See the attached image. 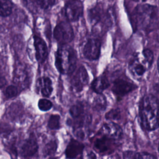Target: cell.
<instances>
[{"label": "cell", "mask_w": 159, "mask_h": 159, "mask_svg": "<svg viewBox=\"0 0 159 159\" xmlns=\"http://www.w3.org/2000/svg\"><path fill=\"white\" fill-rule=\"evenodd\" d=\"M140 117L144 128L153 130L158 128V99L152 94L143 97L139 104Z\"/></svg>", "instance_id": "6da1fadb"}, {"label": "cell", "mask_w": 159, "mask_h": 159, "mask_svg": "<svg viewBox=\"0 0 159 159\" xmlns=\"http://www.w3.org/2000/svg\"><path fill=\"white\" fill-rule=\"evenodd\" d=\"M158 9L150 4L138 6L134 11L133 20L135 27L150 32L158 24Z\"/></svg>", "instance_id": "7a4b0ae2"}, {"label": "cell", "mask_w": 159, "mask_h": 159, "mask_svg": "<svg viewBox=\"0 0 159 159\" xmlns=\"http://www.w3.org/2000/svg\"><path fill=\"white\" fill-rule=\"evenodd\" d=\"M77 55L71 47H62L55 54V66L61 74H70L76 68Z\"/></svg>", "instance_id": "3957f363"}, {"label": "cell", "mask_w": 159, "mask_h": 159, "mask_svg": "<svg viewBox=\"0 0 159 159\" xmlns=\"http://www.w3.org/2000/svg\"><path fill=\"white\" fill-rule=\"evenodd\" d=\"M89 18L93 24L102 21L106 26L110 27L114 21V14L111 9L105 10L101 4H98L89 10Z\"/></svg>", "instance_id": "277c9868"}, {"label": "cell", "mask_w": 159, "mask_h": 159, "mask_svg": "<svg viewBox=\"0 0 159 159\" xmlns=\"http://www.w3.org/2000/svg\"><path fill=\"white\" fill-rule=\"evenodd\" d=\"M70 85L75 92H80L88 84L89 77L86 68L83 66L75 68L70 73Z\"/></svg>", "instance_id": "5b68a950"}, {"label": "cell", "mask_w": 159, "mask_h": 159, "mask_svg": "<svg viewBox=\"0 0 159 159\" xmlns=\"http://www.w3.org/2000/svg\"><path fill=\"white\" fill-rule=\"evenodd\" d=\"M53 35L58 42L61 44H66L73 39L74 33L70 23L61 22L56 25Z\"/></svg>", "instance_id": "8992f818"}, {"label": "cell", "mask_w": 159, "mask_h": 159, "mask_svg": "<svg viewBox=\"0 0 159 159\" xmlns=\"http://www.w3.org/2000/svg\"><path fill=\"white\" fill-rule=\"evenodd\" d=\"M83 6L80 0H71L65 7V15L69 21H76L82 16Z\"/></svg>", "instance_id": "52a82bcc"}, {"label": "cell", "mask_w": 159, "mask_h": 159, "mask_svg": "<svg viewBox=\"0 0 159 159\" xmlns=\"http://www.w3.org/2000/svg\"><path fill=\"white\" fill-rule=\"evenodd\" d=\"M101 50L100 41L94 38L89 39L87 40L83 48V54L84 57L90 60H94L99 58Z\"/></svg>", "instance_id": "ba28073f"}, {"label": "cell", "mask_w": 159, "mask_h": 159, "mask_svg": "<svg viewBox=\"0 0 159 159\" xmlns=\"http://www.w3.org/2000/svg\"><path fill=\"white\" fill-rule=\"evenodd\" d=\"M137 86L130 81L122 78H117L113 82L112 92L119 97H122L127 93L134 90Z\"/></svg>", "instance_id": "9c48e42d"}, {"label": "cell", "mask_w": 159, "mask_h": 159, "mask_svg": "<svg viewBox=\"0 0 159 159\" xmlns=\"http://www.w3.org/2000/svg\"><path fill=\"white\" fill-rule=\"evenodd\" d=\"M101 132L102 135L113 140H119L122 137L121 127L111 121L104 123L101 128Z\"/></svg>", "instance_id": "30bf717a"}, {"label": "cell", "mask_w": 159, "mask_h": 159, "mask_svg": "<svg viewBox=\"0 0 159 159\" xmlns=\"http://www.w3.org/2000/svg\"><path fill=\"white\" fill-rule=\"evenodd\" d=\"M38 150V144L35 137L34 135L30 136L26 139L23 144L22 145L20 153L24 157H30L33 156Z\"/></svg>", "instance_id": "8fae6325"}, {"label": "cell", "mask_w": 159, "mask_h": 159, "mask_svg": "<svg viewBox=\"0 0 159 159\" xmlns=\"http://www.w3.org/2000/svg\"><path fill=\"white\" fill-rule=\"evenodd\" d=\"M34 44L35 50V57L39 62L43 63L48 55V49L44 40L40 37H34Z\"/></svg>", "instance_id": "7c38bea8"}, {"label": "cell", "mask_w": 159, "mask_h": 159, "mask_svg": "<svg viewBox=\"0 0 159 159\" xmlns=\"http://www.w3.org/2000/svg\"><path fill=\"white\" fill-rule=\"evenodd\" d=\"M13 81L21 88H24L28 85L29 75L24 66L19 65L16 68L14 71Z\"/></svg>", "instance_id": "4fadbf2b"}, {"label": "cell", "mask_w": 159, "mask_h": 159, "mask_svg": "<svg viewBox=\"0 0 159 159\" xmlns=\"http://www.w3.org/2000/svg\"><path fill=\"white\" fill-rule=\"evenodd\" d=\"M114 144V140L102 134L94 140V147L98 152L106 153L112 149Z\"/></svg>", "instance_id": "5bb4252c"}, {"label": "cell", "mask_w": 159, "mask_h": 159, "mask_svg": "<svg viewBox=\"0 0 159 159\" xmlns=\"http://www.w3.org/2000/svg\"><path fill=\"white\" fill-rule=\"evenodd\" d=\"M84 145L76 140H71L65 150V154L68 159H75L81 155Z\"/></svg>", "instance_id": "9a60e30c"}, {"label": "cell", "mask_w": 159, "mask_h": 159, "mask_svg": "<svg viewBox=\"0 0 159 159\" xmlns=\"http://www.w3.org/2000/svg\"><path fill=\"white\" fill-rule=\"evenodd\" d=\"M37 88L44 97H48L53 91L51 80L48 77H42L37 81Z\"/></svg>", "instance_id": "2e32d148"}, {"label": "cell", "mask_w": 159, "mask_h": 159, "mask_svg": "<svg viewBox=\"0 0 159 159\" xmlns=\"http://www.w3.org/2000/svg\"><path fill=\"white\" fill-rule=\"evenodd\" d=\"M109 86L108 79L105 76H100L95 78L91 83V88L98 94H101Z\"/></svg>", "instance_id": "e0dca14e"}, {"label": "cell", "mask_w": 159, "mask_h": 159, "mask_svg": "<svg viewBox=\"0 0 159 159\" xmlns=\"http://www.w3.org/2000/svg\"><path fill=\"white\" fill-rule=\"evenodd\" d=\"M143 62L141 61L139 58L134 59L130 65V69L132 73L137 76H142L146 71V66Z\"/></svg>", "instance_id": "ac0fdd59"}, {"label": "cell", "mask_w": 159, "mask_h": 159, "mask_svg": "<svg viewBox=\"0 0 159 159\" xmlns=\"http://www.w3.org/2000/svg\"><path fill=\"white\" fill-rule=\"evenodd\" d=\"M93 107L95 110L98 111L105 109L106 107V99L105 96L101 93H96L93 99Z\"/></svg>", "instance_id": "d6986e66"}, {"label": "cell", "mask_w": 159, "mask_h": 159, "mask_svg": "<svg viewBox=\"0 0 159 159\" xmlns=\"http://www.w3.org/2000/svg\"><path fill=\"white\" fill-rule=\"evenodd\" d=\"M12 10V4L10 0H0V16L6 17L9 16Z\"/></svg>", "instance_id": "ffe728a7"}, {"label": "cell", "mask_w": 159, "mask_h": 159, "mask_svg": "<svg viewBox=\"0 0 159 159\" xmlns=\"http://www.w3.org/2000/svg\"><path fill=\"white\" fill-rule=\"evenodd\" d=\"M84 107L83 104L81 102H77L75 104L71 107L70 109V113L74 119H78L82 116L84 114Z\"/></svg>", "instance_id": "44dd1931"}, {"label": "cell", "mask_w": 159, "mask_h": 159, "mask_svg": "<svg viewBox=\"0 0 159 159\" xmlns=\"http://www.w3.org/2000/svg\"><path fill=\"white\" fill-rule=\"evenodd\" d=\"M57 148V145L56 142L54 140H51L45 145L43 152L45 155H52L55 153Z\"/></svg>", "instance_id": "7402d4cb"}, {"label": "cell", "mask_w": 159, "mask_h": 159, "mask_svg": "<svg viewBox=\"0 0 159 159\" xmlns=\"http://www.w3.org/2000/svg\"><path fill=\"white\" fill-rule=\"evenodd\" d=\"M60 117L58 114H53L49 118L48 127L51 129H58L60 128Z\"/></svg>", "instance_id": "603a6c76"}, {"label": "cell", "mask_w": 159, "mask_h": 159, "mask_svg": "<svg viewBox=\"0 0 159 159\" xmlns=\"http://www.w3.org/2000/svg\"><path fill=\"white\" fill-rule=\"evenodd\" d=\"M107 120H119L120 119V112L119 109H112L108 111L105 116Z\"/></svg>", "instance_id": "cb8c5ba5"}, {"label": "cell", "mask_w": 159, "mask_h": 159, "mask_svg": "<svg viewBox=\"0 0 159 159\" xmlns=\"http://www.w3.org/2000/svg\"><path fill=\"white\" fill-rule=\"evenodd\" d=\"M38 106L41 111H47L52 108V103L50 101L47 99H41L39 101Z\"/></svg>", "instance_id": "d4e9b609"}, {"label": "cell", "mask_w": 159, "mask_h": 159, "mask_svg": "<svg viewBox=\"0 0 159 159\" xmlns=\"http://www.w3.org/2000/svg\"><path fill=\"white\" fill-rule=\"evenodd\" d=\"M4 94L8 98L15 97L18 94V89L15 86H12V85L9 86L8 87L6 88Z\"/></svg>", "instance_id": "484cf974"}, {"label": "cell", "mask_w": 159, "mask_h": 159, "mask_svg": "<svg viewBox=\"0 0 159 159\" xmlns=\"http://www.w3.org/2000/svg\"><path fill=\"white\" fill-rule=\"evenodd\" d=\"M143 55L144 57V61L148 66H150L153 60V52L149 49H145L143 51Z\"/></svg>", "instance_id": "4316f807"}, {"label": "cell", "mask_w": 159, "mask_h": 159, "mask_svg": "<svg viewBox=\"0 0 159 159\" xmlns=\"http://www.w3.org/2000/svg\"><path fill=\"white\" fill-rule=\"evenodd\" d=\"M37 4L44 9L51 8L55 4V0H36Z\"/></svg>", "instance_id": "83f0119b"}, {"label": "cell", "mask_w": 159, "mask_h": 159, "mask_svg": "<svg viewBox=\"0 0 159 159\" xmlns=\"http://www.w3.org/2000/svg\"><path fill=\"white\" fill-rule=\"evenodd\" d=\"M136 158V159H156L155 157L152 155L145 152H142L137 154Z\"/></svg>", "instance_id": "f1b7e54d"}, {"label": "cell", "mask_w": 159, "mask_h": 159, "mask_svg": "<svg viewBox=\"0 0 159 159\" xmlns=\"http://www.w3.org/2000/svg\"><path fill=\"white\" fill-rule=\"evenodd\" d=\"M6 83V81L4 76L0 73V88L4 86Z\"/></svg>", "instance_id": "f546056e"}, {"label": "cell", "mask_w": 159, "mask_h": 159, "mask_svg": "<svg viewBox=\"0 0 159 159\" xmlns=\"http://www.w3.org/2000/svg\"><path fill=\"white\" fill-rule=\"evenodd\" d=\"M75 135H76L77 137H78L80 139H83L84 137V133L81 130H78L76 131V132L75 133Z\"/></svg>", "instance_id": "4dcf8cb0"}, {"label": "cell", "mask_w": 159, "mask_h": 159, "mask_svg": "<svg viewBox=\"0 0 159 159\" xmlns=\"http://www.w3.org/2000/svg\"><path fill=\"white\" fill-rule=\"evenodd\" d=\"M87 158L88 159H96V156L93 152H89L87 154Z\"/></svg>", "instance_id": "1f68e13d"}, {"label": "cell", "mask_w": 159, "mask_h": 159, "mask_svg": "<svg viewBox=\"0 0 159 159\" xmlns=\"http://www.w3.org/2000/svg\"><path fill=\"white\" fill-rule=\"evenodd\" d=\"M132 1H135V2H139L140 0H132Z\"/></svg>", "instance_id": "d6a6232c"}, {"label": "cell", "mask_w": 159, "mask_h": 159, "mask_svg": "<svg viewBox=\"0 0 159 159\" xmlns=\"http://www.w3.org/2000/svg\"><path fill=\"white\" fill-rule=\"evenodd\" d=\"M48 159H56V158H50Z\"/></svg>", "instance_id": "836d02e7"}]
</instances>
